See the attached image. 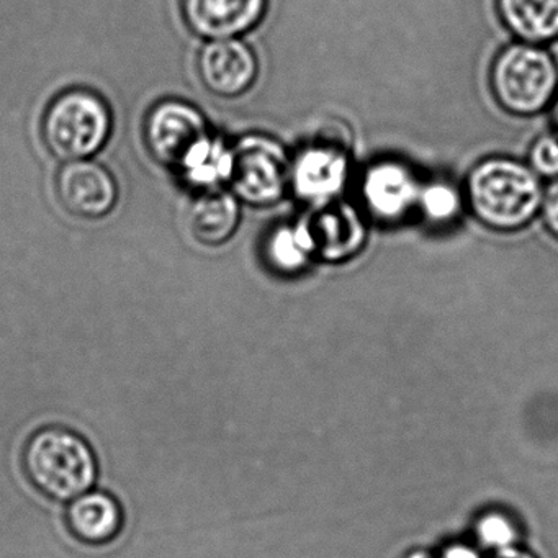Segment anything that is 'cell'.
<instances>
[{
    "mask_svg": "<svg viewBox=\"0 0 558 558\" xmlns=\"http://www.w3.org/2000/svg\"><path fill=\"white\" fill-rule=\"evenodd\" d=\"M58 195L68 211L81 218L106 217L116 207L119 187L104 166L94 161H70L58 174Z\"/></svg>",
    "mask_w": 558,
    "mask_h": 558,
    "instance_id": "8fae6325",
    "label": "cell"
},
{
    "mask_svg": "<svg viewBox=\"0 0 558 558\" xmlns=\"http://www.w3.org/2000/svg\"><path fill=\"white\" fill-rule=\"evenodd\" d=\"M440 558H480L473 548L466 547V545H450L449 548L444 550L442 557Z\"/></svg>",
    "mask_w": 558,
    "mask_h": 558,
    "instance_id": "7402d4cb",
    "label": "cell"
},
{
    "mask_svg": "<svg viewBox=\"0 0 558 558\" xmlns=\"http://www.w3.org/2000/svg\"><path fill=\"white\" fill-rule=\"evenodd\" d=\"M527 165L541 179H558V132L550 130L534 140L529 148Z\"/></svg>",
    "mask_w": 558,
    "mask_h": 558,
    "instance_id": "d6986e66",
    "label": "cell"
},
{
    "mask_svg": "<svg viewBox=\"0 0 558 558\" xmlns=\"http://www.w3.org/2000/svg\"><path fill=\"white\" fill-rule=\"evenodd\" d=\"M198 74L215 96L236 99L256 83L259 63L253 48L240 38L210 40L198 54Z\"/></svg>",
    "mask_w": 558,
    "mask_h": 558,
    "instance_id": "30bf717a",
    "label": "cell"
},
{
    "mask_svg": "<svg viewBox=\"0 0 558 558\" xmlns=\"http://www.w3.org/2000/svg\"><path fill=\"white\" fill-rule=\"evenodd\" d=\"M22 463L28 482L54 501H73L89 492L99 473L93 447L63 426L35 430L25 442Z\"/></svg>",
    "mask_w": 558,
    "mask_h": 558,
    "instance_id": "7a4b0ae2",
    "label": "cell"
},
{
    "mask_svg": "<svg viewBox=\"0 0 558 558\" xmlns=\"http://www.w3.org/2000/svg\"><path fill=\"white\" fill-rule=\"evenodd\" d=\"M351 158L339 143L313 142L290 165V192L313 208L338 201L348 184Z\"/></svg>",
    "mask_w": 558,
    "mask_h": 558,
    "instance_id": "52a82bcc",
    "label": "cell"
},
{
    "mask_svg": "<svg viewBox=\"0 0 558 558\" xmlns=\"http://www.w3.org/2000/svg\"><path fill=\"white\" fill-rule=\"evenodd\" d=\"M179 174L187 184L201 191L221 189V185L230 181L231 146H228L220 136L211 135L182 166Z\"/></svg>",
    "mask_w": 558,
    "mask_h": 558,
    "instance_id": "e0dca14e",
    "label": "cell"
},
{
    "mask_svg": "<svg viewBox=\"0 0 558 558\" xmlns=\"http://www.w3.org/2000/svg\"><path fill=\"white\" fill-rule=\"evenodd\" d=\"M462 195L453 185L436 181L421 189L417 210L429 223L447 225L456 220L462 208Z\"/></svg>",
    "mask_w": 558,
    "mask_h": 558,
    "instance_id": "ac0fdd59",
    "label": "cell"
},
{
    "mask_svg": "<svg viewBox=\"0 0 558 558\" xmlns=\"http://www.w3.org/2000/svg\"><path fill=\"white\" fill-rule=\"evenodd\" d=\"M290 158L279 140L269 135L241 136L231 146V192L251 207H272L290 191Z\"/></svg>",
    "mask_w": 558,
    "mask_h": 558,
    "instance_id": "5b68a950",
    "label": "cell"
},
{
    "mask_svg": "<svg viewBox=\"0 0 558 558\" xmlns=\"http://www.w3.org/2000/svg\"><path fill=\"white\" fill-rule=\"evenodd\" d=\"M499 558H535L534 555L529 554L525 550H518V548H508V550L502 551L501 557Z\"/></svg>",
    "mask_w": 558,
    "mask_h": 558,
    "instance_id": "603a6c76",
    "label": "cell"
},
{
    "mask_svg": "<svg viewBox=\"0 0 558 558\" xmlns=\"http://www.w3.org/2000/svg\"><path fill=\"white\" fill-rule=\"evenodd\" d=\"M112 133V113L102 97L86 89L58 96L44 119L48 149L63 161H80L96 155Z\"/></svg>",
    "mask_w": 558,
    "mask_h": 558,
    "instance_id": "277c9868",
    "label": "cell"
},
{
    "mask_svg": "<svg viewBox=\"0 0 558 558\" xmlns=\"http://www.w3.org/2000/svg\"><path fill=\"white\" fill-rule=\"evenodd\" d=\"M264 254L276 272L283 276L303 272L315 260L312 236L303 220L274 228L267 236Z\"/></svg>",
    "mask_w": 558,
    "mask_h": 558,
    "instance_id": "2e32d148",
    "label": "cell"
},
{
    "mask_svg": "<svg viewBox=\"0 0 558 558\" xmlns=\"http://www.w3.org/2000/svg\"><path fill=\"white\" fill-rule=\"evenodd\" d=\"M210 136L204 116L181 100L159 102L146 119L145 138L149 151L159 162L178 172Z\"/></svg>",
    "mask_w": 558,
    "mask_h": 558,
    "instance_id": "8992f818",
    "label": "cell"
},
{
    "mask_svg": "<svg viewBox=\"0 0 558 558\" xmlns=\"http://www.w3.org/2000/svg\"><path fill=\"white\" fill-rule=\"evenodd\" d=\"M544 185L527 162L483 159L466 175L463 201L475 220L499 233L524 230L541 214Z\"/></svg>",
    "mask_w": 558,
    "mask_h": 558,
    "instance_id": "6da1fadb",
    "label": "cell"
},
{
    "mask_svg": "<svg viewBox=\"0 0 558 558\" xmlns=\"http://www.w3.org/2000/svg\"><path fill=\"white\" fill-rule=\"evenodd\" d=\"M423 185L410 166L381 159L368 166L362 175L361 197L365 210L375 220L398 223L417 210Z\"/></svg>",
    "mask_w": 558,
    "mask_h": 558,
    "instance_id": "ba28073f",
    "label": "cell"
},
{
    "mask_svg": "<svg viewBox=\"0 0 558 558\" xmlns=\"http://www.w3.org/2000/svg\"><path fill=\"white\" fill-rule=\"evenodd\" d=\"M407 558H433L430 555L424 554V551H414V554H411L410 557Z\"/></svg>",
    "mask_w": 558,
    "mask_h": 558,
    "instance_id": "d4e9b609",
    "label": "cell"
},
{
    "mask_svg": "<svg viewBox=\"0 0 558 558\" xmlns=\"http://www.w3.org/2000/svg\"><path fill=\"white\" fill-rule=\"evenodd\" d=\"M489 86L509 116H538L550 109L558 96L557 60L541 45H508L493 61Z\"/></svg>",
    "mask_w": 558,
    "mask_h": 558,
    "instance_id": "3957f363",
    "label": "cell"
},
{
    "mask_svg": "<svg viewBox=\"0 0 558 558\" xmlns=\"http://www.w3.org/2000/svg\"><path fill=\"white\" fill-rule=\"evenodd\" d=\"M240 201L233 192L207 191L192 204L189 227L198 243L220 246L227 243L240 225Z\"/></svg>",
    "mask_w": 558,
    "mask_h": 558,
    "instance_id": "9a60e30c",
    "label": "cell"
},
{
    "mask_svg": "<svg viewBox=\"0 0 558 558\" xmlns=\"http://www.w3.org/2000/svg\"><path fill=\"white\" fill-rule=\"evenodd\" d=\"M476 535L486 547L505 548L514 544L518 538V529L508 515L492 512L480 519Z\"/></svg>",
    "mask_w": 558,
    "mask_h": 558,
    "instance_id": "ffe728a7",
    "label": "cell"
},
{
    "mask_svg": "<svg viewBox=\"0 0 558 558\" xmlns=\"http://www.w3.org/2000/svg\"><path fill=\"white\" fill-rule=\"evenodd\" d=\"M266 9L267 0H182L189 27L208 40L247 34L263 21Z\"/></svg>",
    "mask_w": 558,
    "mask_h": 558,
    "instance_id": "7c38bea8",
    "label": "cell"
},
{
    "mask_svg": "<svg viewBox=\"0 0 558 558\" xmlns=\"http://www.w3.org/2000/svg\"><path fill=\"white\" fill-rule=\"evenodd\" d=\"M499 19L522 44L558 40V0H496Z\"/></svg>",
    "mask_w": 558,
    "mask_h": 558,
    "instance_id": "5bb4252c",
    "label": "cell"
},
{
    "mask_svg": "<svg viewBox=\"0 0 558 558\" xmlns=\"http://www.w3.org/2000/svg\"><path fill=\"white\" fill-rule=\"evenodd\" d=\"M550 120L555 132H558V96L555 97L554 104L550 106Z\"/></svg>",
    "mask_w": 558,
    "mask_h": 558,
    "instance_id": "cb8c5ba5",
    "label": "cell"
},
{
    "mask_svg": "<svg viewBox=\"0 0 558 558\" xmlns=\"http://www.w3.org/2000/svg\"><path fill=\"white\" fill-rule=\"evenodd\" d=\"M538 217L547 233L558 241V179L545 185Z\"/></svg>",
    "mask_w": 558,
    "mask_h": 558,
    "instance_id": "44dd1931",
    "label": "cell"
},
{
    "mask_svg": "<svg viewBox=\"0 0 558 558\" xmlns=\"http://www.w3.org/2000/svg\"><path fill=\"white\" fill-rule=\"evenodd\" d=\"M123 509L106 492H87L73 499L66 509V525L71 534L87 545L112 542L123 527Z\"/></svg>",
    "mask_w": 558,
    "mask_h": 558,
    "instance_id": "4fadbf2b",
    "label": "cell"
},
{
    "mask_svg": "<svg viewBox=\"0 0 558 558\" xmlns=\"http://www.w3.org/2000/svg\"><path fill=\"white\" fill-rule=\"evenodd\" d=\"M303 223L312 236L315 259L322 263H348L367 244V225L361 211L339 198L313 208Z\"/></svg>",
    "mask_w": 558,
    "mask_h": 558,
    "instance_id": "9c48e42d",
    "label": "cell"
}]
</instances>
